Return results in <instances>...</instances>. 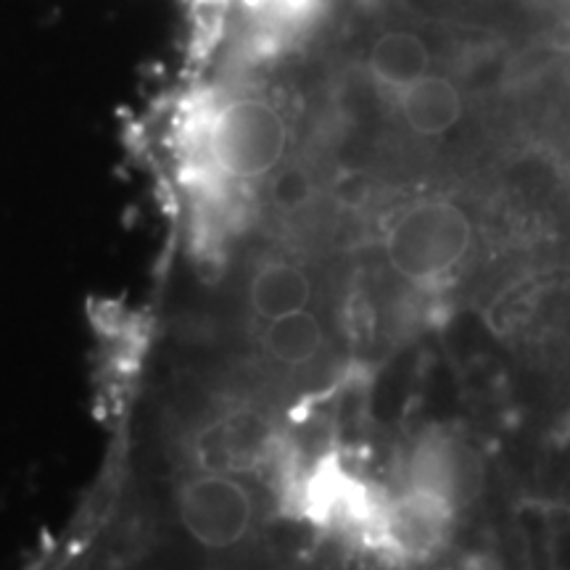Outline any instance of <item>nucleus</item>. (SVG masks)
Masks as SVG:
<instances>
[{
	"mask_svg": "<svg viewBox=\"0 0 570 570\" xmlns=\"http://www.w3.org/2000/svg\"><path fill=\"white\" fill-rule=\"evenodd\" d=\"M259 515V497L244 473L183 462L167 487V531L194 554L238 552L252 541Z\"/></svg>",
	"mask_w": 570,
	"mask_h": 570,
	"instance_id": "f257e3e1",
	"label": "nucleus"
},
{
	"mask_svg": "<svg viewBox=\"0 0 570 570\" xmlns=\"http://www.w3.org/2000/svg\"><path fill=\"white\" fill-rule=\"evenodd\" d=\"M367 71L375 82L402 92L431 71V53H428L425 40L417 35L391 30L377 35L370 46Z\"/></svg>",
	"mask_w": 570,
	"mask_h": 570,
	"instance_id": "6e6552de",
	"label": "nucleus"
},
{
	"mask_svg": "<svg viewBox=\"0 0 570 570\" xmlns=\"http://www.w3.org/2000/svg\"><path fill=\"white\" fill-rule=\"evenodd\" d=\"M473 246L470 217L452 202H417L391 219L383 254L402 281L433 285L446 281Z\"/></svg>",
	"mask_w": 570,
	"mask_h": 570,
	"instance_id": "f03ea898",
	"label": "nucleus"
},
{
	"mask_svg": "<svg viewBox=\"0 0 570 570\" xmlns=\"http://www.w3.org/2000/svg\"><path fill=\"white\" fill-rule=\"evenodd\" d=\"M468 479L470 468L465 462V452L449 439L428 436L412 449L402 483L428 489L433 494L446 497L449 502L460 504L468 489Z\"/></svg>",
	"mask_w": 570,
	"mask_h": 570,
	"instance_id": "423d86ee",
	"label": "nucleus"
},
{
	"mask_svg": "<svg viewBox=\"0 0 570 570\" xmlns=\"http://www.w3.org/2000/svg\"><path fill=\"white\" fill-rule=\"evenodd\" d=\"M454 512L458 504L446 497L402 483L394 497H383L367 547L402 566L425 562L446 544Z\"/></svg>",
	"mask_w": 570,
	"mask_h": 570,
	"instance_id": "7ed1b4c3",
	"label": "nucleus"
},
{
	"mask_svg": "<svg viewBox=\"0 0 570 570\" xmlns=\"http://www.w3.org/2000/svg\"><path fill=\"white\" fill-rule=\"evenodd\" d=\"M407 125L425 138H439L452 130L462 117V96L458 85L428 71L423 80L399 92Z\"/></svg>",
	"mask_w": 570,
	"mask_h": 570,
	"instance_id": "0eeeda50",
	"label": "nucleus"
},
{
	"mask_svg": "<svg viewBox=\"0 0 570 570\" xmlns=\"http://www.w3.org/2000/svg\"><path fill=\"white\" fill-rule=\"evenodd\" d=\"M256 346L269 365L281 370H304L323 356L327 346L325 323L317 312L302 309L256 325Z\"/></svg>",
	"mask_w": 570,
	"mask_h": 570,
	"instance_id": "39448f33",
	"label": "nucleus"
},
{
	"mask_svg": "<svg viewBox=\"0 0 570 570\" xmlns=\"http://www.w3.org/2000/svg\"><path fill=\"white\" fill-rule=\"evenodd\" d=\"M246 312L254 325L309 309L315 302V277L302 262L267 256L254 265L244 285Z\"/></svg>",
	"mask_w": 570,
	"mask_h": 570,
	"instance_id": "20e7f679",
	"label": "nucleus"
}]
</instances>
